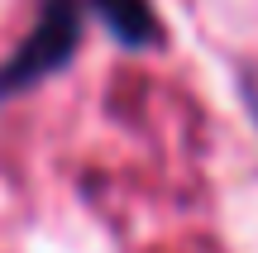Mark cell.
<instances>
[{
    "label": "cell",
    "instance_id": "obj_2",
    "mask_svg": "<svg viewBox=\"0 0 258 253\" xmlns=\"http://www.w3.org/2000/svg\"><path fill=\"white\" fill-rule=\"evenodd\" d=\"M91 5L115 43H124V48H158L163 43V19H158L153 0H91Z\"/></svg>",
    "mask_w": 258,
    "mask_h": 253
},
{
    "label": "cell",
    "instance_id": "obj_1",
    "mask_svg": "<svg viewBox=\"0 0 258 253\" xmlns=\"http://www.w3.org/2000/svg\"><path fill=\"white\" fill-rule=\"evenodd\" d=\"M82 48V0H43L29 38L0 62V101L34 91L53 72H62Z\"/></svg>",
    "mask_w": 258,
    "mask_h": 253
}]
</instances>
